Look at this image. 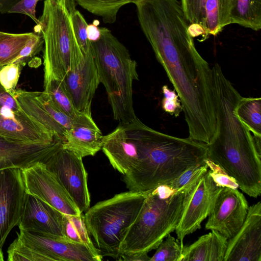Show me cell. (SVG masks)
<instances>
[{"label":"cell","mask_w":261,"mask_h":261,"mask_svg":"<svg viewBox=\"0 0 261 261\" xmlns=\"http://www.w3.org/2000/svg\"><path fill=\"white\" fill-rule=\"evenodd\" d=\"M217 119L206 144V159L221 167L250 197L261 194V138H256L234 113L241 95L221 69L213 72Z\"/></svg>","instance_id":"1"},{"label":"cell","mask_w":261,"mask_h":261,"mask_svg":"<svg viewBox=\"0 0 261 261\" xmlns=\"http://www.w3.org/2000/svg\"><path fill=\"white\" fill-rule=\"evenodd\" d=\"M206 144L149 128L142 158L123 175L130 191L145 192L168 184L188 168L204 163Z\"/></svg>","instance_id":"2"},{"label":"cell","mask_w":261,"mask_h":261,"mask_svg":"<svg viewBox=\"0 0 261 261\" xmlns=\"http://www.w3.org/2000/svg\"><path fill=\"white\" fill-rule=\"evenodd\" d=\"M100 30L99 39L91 42L99 82L107 91L114 119L129 122L137 117L133 98V84L139 79L137 63L110 30Z\"/></svg>","instance_id":"3"},{"label":"cell","mask_w":261,"mask_h":261,"mask_svg":"<svg viewBox=\"0 0 261 261\" xmlns=\"http://www.w3.org/2000/svg\"><path fill=\"white\" fill-rule=\"evenodd\" d=\"M197 180L167 198L160 196L154 189L148 191L138 215L120 244L119 257L148 253L175 231Z\"/></svg>","instance_id":"4"},{"label":"cell","mask_w":261,"mask_h":261,"mask_svg":"<svg viewBox=\"0 0 261 261\" xmlns=\"http://www.w3.org/2000/svg\"><path fill=\"white\" fill-rule=\"evenodd\" d=\"M75 0H45L35 33L43 39L44 80L54 77L62 80L82 62L84 55L75 38L72 15Z\"/></svg>","instance_id":"5"},{"label":"cell","mask_w":261,"mask_h":261,"mask_svg":"<svg viewBox=\"0 0 261 261\" xmlns=\"http://www.w3.org/2000/svg\"><path fill=\"white\" fill-rule=\"evenodd\" d=\"M148 192L120 193L96 203L85 212L88 233L103 257L118 259L120 244L138 215Z\"/></svg>","instance_id":"6"},{"label":"cell","mask_w":261,"mask_h":261,"mask_svg":"<svg viewBox=\"0 0 261 261\" xmlns=\"http://www.w3.org/2000/svg\"><path fill=\"white\" fill-rule=\"evenodd\" d=\"M8 248V261H101L103 256L84 244L19 229Z\"/></svg>","instance_id":"7"},{"label":"cell","mask_w":261,"mask_h":261,"mask_svg":"<svg viewBox=\"0 0 261 261\" xmlns=\"http://www.w3.org/2000/svg\"><path fill=\"white\" fill-rule=\"evenodd\" d=\"M149 127L137 117L119 122L113 131L103 136L101 150L113 167L122 174L131 170L142 159Z\"/></svg>","instance_id":"8"},{"label":"cell","mask_w":261,"mask_h":261,"mask_svg":"<svg viewBox=\"0 0 261 261\" xmlns=\"http://www.w3.org/2000/svg\"><path fill=\"white\" fill-rule=\"evenodd\" d=\"M43 163L68 192L80 212H86L90 207V196L88 174L82 158L62 145Z\"/></svg>","instance_id":"9"},{"label":"cell","mask_w":261,"mask_h":261,"mask_svg":"<svg viewBox=\"0 0 261 261\" xmlns=\"http://www.w3.org/2000/svg\"><path fill=\"white\" fill-rule=\"evenodd\" d=\"M28 195L21 169L0 170V261L4 260L3 247L18 225Z\"/></svg>","instance_id":"10"},{"label":"cell","mask_w":261,"mask_h":261,"mask_svg":"<svg viewBox=\"0 0 261 261\" xmlns=\"http://www.w3.org/2000/svg\"><path fill=\"white\" fill-rule=\"evenodd\" d=\"M21 170L28 194L39 198L65 215L79 216L82 214L44 163L38 162Z\"/></svg>","instance_id":"11"},{"label":"cell","mask_w":261,"mask_h":261,"mask_svg":"<svg viewBox=\"0 0 261 261\" xmlns=\"http://www.w3.org/2000/svg\"><path fill=\"white\" fill-rule=\"evenodd\" d=\"M248 209L246 198L238 189L222 187L208 216L205 228L216 230L229 239L243 225Z\"/></svg>","instance_id":"12"},{"label":"cell","mask_w":261,"mask_h":261,"mask_svg":"<svg viewBox=\"0 0 261 261\" xmlns=\"http://www.w3.org/2000/svg\"><path fill=\"white\" fill-rule=\"evenodd\" d=\"M221 188L215 183L208 170L196 182L175 230L182 248L185 237L201 228L202 222L208 216Z\"/></svg>","instance_id":"13"},{"label":"cell","mask_w":261,"mask_h":261,"mask_svg":"<svg viewBox=\"0 0 261 261\" xmlns=\"http://www.w3.org/2000/svg\"><path fill=\"white\" fill-rule=\"evenodd\" d=\"M224 261H261V202L249 207L243 225L228 239Z\"/></svg>","instance_id":"14"},{"label":"cell","mask_w":261,"mask_h":261,"mask_svg":"<svg viewBox=\"0 0 261 261\" xmlns=\"http://www.w3.org/2000/svg\"><path fill=\"white\" fill-rule=\"evenodd\" d=\"M61 81L76 109L92 116V101L100 82L91 47L80 64Z\"/></svg>","instance_id":"15"},{"label":"cell","mask_w":261,"mask_h":261,"mask_svg":"<svg viewBox=\"0 0 261 261\" xmlns=\"http://www.w3.org/2000/svg\"><path fill=\"white\" fill-rule=\"evenodd\" d=\"M0 137L24 142L51 143L65 141L36 119L24 113L0 112Z\"/></svg>","instance_id":"16"},{"label":"cell","mask_w":261,"mask_h":261,"mask_svg":"<svg viewBox=\"0 0 261 261\" xmlns=\"http://www.w3.org/2000/svg\"><path fill=\"white\" fill-rule=\"evenodd\" d=\"M64 141L51 143L19 142L0 137V170L21 169L44 162Z\"/></svg>","instance_id":"17"},{"label":"cell","mask_w":261,"mask_h":261,"mask_svg":"<svg viewBox=\"0 0 261 261\" xmlns=\"http://www.w3.org/2000/svg\"><path fill=\"white\" fill-rule=\"evenodd\" d=\"M64 216L50 205L28 194L18 226L19 229L67 239L63 232Z\"/></svg>","instance_id":"18"},{"label":"cell","mask_w":261,"mask_h":261,"mask_svg":"<svg viewBox=\"0 0 261 261\" xmlns=\"http://www.w3.org/2000/svg\"><path fill=\"white\" fill-rule=\"evenodd\" d=\"M102 137L92 116L82 114L66 130L62 146L82 158L93 156L101 149Z\"/></svg>","instance_id":"19"},{"label":"cell","mask_w":261,"mask_h":261,"mask_svg":"<svg viewBox=\"0 0 261 261\" xmlns=\"http://www.w3.org/2000/svg\"><path fill=\"white\" fill-rule=\"evenodd\" d=\"M11 93L25 113L65 140L66 130L55 121L42 107L36 97L35 91L16 89Z\"/></svg>","instance_id":"20"},{"label":"cell","mask_w":261,"mask_h":261,"mask_svg":"<svg viewBox=\"0 0 261 261\" xmlns=\"http://www.w3.org/2000/svg\"><path fill=\"white\" fill-rule=\"evenodd\" d=\"M230 0H206L205 5L204 36H216L230 24Z\"/></svg>","instance_id":"21"},{"label":"cell","mask_w":261,"mask_h":261,"mask_svg":"<svg viewBox=\"0 0 261 261\" xmlns=\"http://www.w3.org/2000/svg\"><path fill=\"white\" fill-rule=\"evenodd\" d=\"M231 24L258 31L261 29V0H230Z\"/></svg>","instance_id":"22"},{"label":"cell","mask_w":261,"mask_h":261,"mask_svg":"<svg viewBox=\"0 0 261 261\" xmlns=\"http://www.w3.org/2000/svg\"><path fill=\"white\" fill-rule=\"evenodd\" d=\"M237 118L256 138H261V98L241 96L234 110Z\"/></svg>","instance_id":"23"},{"label":"cell","mask_w":261,"mask_h":261,"mask_svg":"<svg viewBox=\"0 0 261 261\" xmlns=\"http://www.w3.org/2000/svg\"><path fill=\"white\" fill-rule=\"evenodd\" d=\"M90 13L99 16L106 23H113L119 10L124 5L139 0H75Z\"/></svg>","instance_id":"24"},{"label":"cell","mask_w":261,"mask_h":261,"mask_svg":"<svg viewBox=\"0 0 261 261\" xmlns=\"http://www.w3.org/2000/svg\"><path fill=\"white\" fill-rule=\"evenodd\" d=\"M32 34L0 31V68L14 62Z\"/></svg>","instance_id":"25"},{"label":"cell","mask_w":261,"mask_h":261,"mask_svg":"<svg viewBox=\"0 0 261 261\" xmlns=\"http://www.w3.org/2000/svg\"><path fill=\"white\" fill-rule=\"evenodd\" d=\"M44 91L67 115L75 119L82 113L75 108L73 101L61 80L50 77L44 80Z\"/></svg>","instance_id":"26"},{"label":"cell","mask_w":261,"mask_h":261,"mask_svg":"<svg viewBox=\"0 0 261 261\" xmlns=\"http://www.w3.org/2000/svg\"><path fill=\"white\" fill-rule=\"evenodd\" d=\"M63 227L66 238L76 243L84 244L93 252L100 254L88 233L83 213L79 216L64 214Z\"/></svg>","instance_id":"27"},{"label":"cell","mask_w":261,"mask_h":261,"mask_svg":"<svg viewBox=\"0 0 261 261\" xmlns=\"http://www.w3.org/2000/svg\"><path fill=\"white\" fill-rule=\"evenodd\" d=\"M149 261H181L183 248L178 242L169 234L156 248Z\"/></svg>","instance_id":"28"},{"label":"cell","mask_w":261,"mask_h":261,"mask_svg":"<svg viewBox=\"0 0 261 261\" xmlns=\"http://www.w3.org/2000/svg\"><path fill=\"white\" fill-rule=\"evenodd\" d=\"M36 97L50 116L66 130L69 129L74 122V119L64 113L54 102L49 95L43 91H35Z\"/></svg>","instance_id":"29"},{"label":"cell","mask_w":261,"mask_h":261,"mask_svg":"<svg viewBox=\"0 0 261 261\" xmlns=\"http://www.w3.org/2000/svg\"><path fill=\"white\" fill-rule=\"evenodd\" d=\"M211 232L203 235L191 245L184 246L181 261H208Z\"/></svg>","instance_id":"30"},{"label":"cell","mask_w":261,"mask_h":261,"mask_svg":"<svg viewBox=\"0 0 261 261\" xmlns=\"http://www.w3.org/2000/svg\"><path fill=\"white\" fill-rule=\"evenodd\" d=\"M206 1V0H181L180 3L182 9L189 24L199 25L202 27L204 31L205 19V5ZM203 39L202 40H203Z\"/></svg>","instance_id":"31"},{"label":"cell","mask_w":261,"mask_h":261,"mask_svg":"<svg viewBox=\"0 0 261 261\" xmlns=\"http://www.w3.org/2000/svg\"><path fill=\"white\" fill-rule=\"evenodd\" d=\"M207 170L208 168L205 163L201 165L192 166L166 185L170 186L176 191H179L197 180Z\"/></svg>","instance_id":"32"},{"label":"cell","mask_w":261,"mask_h":261,"mask_svg":"<svg viewBox=\"0 0 261 261\" xmlns=\"http://www.w3.org/2000/svg\"><path fill=\"white\" fill-rule=\"evenodd\" d=\"M72 23L77 42L84 55L90 50L91 42L88 40L87 37V27L88 23L83 15L76 9L72 15Z\"/></svg>","instance_id":"33"},{"label":"cell","mask_w":261,"mask_h":261,"mask_svg":"<svg viewBox=\"0 0 261 261\" xmlns=\"http://www.w3.org/2000/svg\"><path fill=\"white\" fill-rule=\"evenodd\" d=\"M204 163L210 168L208 170L209 175L218 186L238 189L239 185L236 179L221 167L207 159L204 160Z\"/></svg>","instance_id":"34"},{"label":"cell","mask_w":261,"mask_h":261,"mask_svg":"<svg viewBox=\"0 0 261 261\" xmlns=\"http://www.w3.org/2000/svg\"><path fill=\"white\" fill-rule=\"evenodd\" d=\"M21 66L12 63L0 68V83L10 93L16 89Z\"/></svg>","instance_id":"35"},{"label":"cell","mask_w":261,"mask_h":261,"mask_svg":"<svg viewBox=\"0 0 261 261\" xmlns=\"http://www.w3.org/2000/svg\"><path fill=\"white\" fill-rule=\"evenodd\" d=\"M44 41L40 34L33 33L13 63L24 65L31 57L38 54L42 49Z\"/></svg>","instance_id":"36"},{"label":"cell","mask_w":261,"mask_h":261,"mask_svg":"<svg viewBox=\"0 0 261 261\" xmlns=\"http://www.w3.org/2000/svg\"><path fill=\"white\" fill-rule=\"evenodd\" d=\"M227 243V238L212 230L208 261H224Z\"/></svg>","instance_id":"37"},{"label":"cell","mask_w":261,"mask_h":261,"mask_svg":"<svg viewBox=\"0 0 261 261\" xmlns=\"http://www.w3.org/2000/svg\"><path fill=\"white\" fill-rule=\"evenodd\" d=\"M6 111H11L16 114L25 113L13 95L7 91L0 83V112Z\"/></svg>","instance_id":"38"},{"label":"cell","mask_w":261,"mask_h":261,"mask_svg":"<svg viewBox=\"0 0 261 261\" xmlns=\"http://www.w3.org/2000/svg\"><path fill=\"white\" fill-rule=\"evenodd\" d=\"M39 0H21L15 5L8 13H18L25 15L30 17L36 24L39 21L36 16V7Z\"/></svg>","instance_id":"39"},{"label":"cell","mask_w":261,"mask_h":261,"mask_svg":"<svg viewBox=\"0 0 261 261\" xmlns=\"http://www.w3.org/2000/svg\"><path fill=\"white\" fill-rule=\"evenodd\" d=\"M162 106L163 110L171 115L177 117L182 111V107L180 100L176 98L167 99L164 98L162 100Z\"/></svg>","instance_id":"40"},{"label":"cell","mask_w":261,"mask_h":261,"mask_svg":"<svg viewBox=\"0 0 261 261\" xmlns=\"http://www.w3.org/2000/svg\"><path fill=\"white\" fill-rule=\"evenodd\" d=\"M99 23L98 20H94L92 23L88 24L87 27V37L90 42L96 41L100 37V28L97 27Z\"/></svg>","instance_id":"41"},{"label":"cell","mask_w":261,"mask_h":261,"mask_svg":"<svg viewBox=\"0 0 261 261\" xmlns=\"http://www.w3.org/2000/svg\"><path fill=\"white\" fill-rule=\"evenodd\" d=\"M149 256L147 253H136L120 255L117 260L125 261H149Z\"/></svg>","instance_id":"42"},{"label":"cell","mask_w":261,"mask_h":261,"mask_svg":"<svg viewBox=\"0 0 261 261\" xmlns=\"http://www.w3.org/2000/svg\"><path fill=\"white\" fill-rule=\"evenodd\" d=\"M21 0H0V13H8L10 9Z\"/></svg>","instance_id":"43"},{"label":"cell","mask_w":261,"mask_h":261,"mask_svg":"<svg viewBox=\"0 0 261 261\" xmlns=\"http://www.w3.org/2000/svg\"><path fill=\"white\" fill-rule=\"evenodd\" d=\"M162 91L164 98L167 99H174L178 98V96L176 94L175 90H171L167 85H164L162 87Z\"/></svg>","instance_id":"44"}]
</instances>
